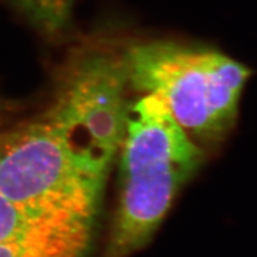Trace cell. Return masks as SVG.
Here are the masks:
<instances>
[{"label":"cell","mask_w":257,"mask_h":257,"mask_svg":"<svg viewBox=\"0 0 257 257\" xmlns=\"http://www.w3.org/2000/svg\"><path fill=\"white\" fill-rule=\"evenodd\" d=\"M118 154L119 199L102 257H128L144 248L204 161L201 148L150 94L128 102Z\"/></svg>","instance_id":"6da1fadb"},{"label":"cell","mask_w":257,"mask_h":257,"mask_svg":"<svg viewBox=\"0 0 257 257\" xmlns=\"http://www.w3.org/2000/svg\"><path fill=\"white\" fill-rule=\"evenodd\" d=\"M128 86L155 95L189 137L221 142L236 126L251 70L221 51L173 41L123 49Z\"/></svg>","instance_id":"7a4b0ae2"},{"label":"cell","mask_w":257,"mask_h":257,"mask_svg":"<svg viewBox=\"0 0 257 257\" xmlns=\"http://www.w3.org/2000/svg\"><path fill=\"white\" fill-rule=\"evenodd\" d=\"M127 86L123 51L78 48L61 68L53 101L42 113L101 191L124 136Z\"/></svg>","instance_id":"3957f363"},{"label":"cell","mask_w":257,"mask_h":257,"mask_svg":"<svg viewBox=\"0 0 257 257\" xmlns=\"http://www.w3.org/2000/svg\"><path fill=\"white\" fill-rule=\"evenodd\" d=\"M101 189L38 115L0 130V194L31 213L93 225Z\"/></svg>","instance_id":"277c9868"},{"label":"cell","mask_w":257,"mask_h":257,"mask_svg":"<svg viewBox=\"0 0 257 257\" xmlns=\"http://www.w3.org/2000/svg\"><path fill=\"white\" fill-rule=\"evenodd\" d=\"M91 229L89 224L68 223L31 213L0 194V242Z\"/></svg>","instance_id":"5b68a950"},{"label":"cell","mask_w":257,"mask_h":257,"mask_svg":"<svg viewBox=\"0 0 257 257\" xmlns=\"http://www.w3.org/2000/svg\"><path fill=\"white\" fill-rule=\"evenodd\" d=\"M91 230L0 242V257H86Z\"/></svg>","instance_id":"8992f818"},{"label":"cell","mask_w":257,"mask_h":257,"mask_svg":"<svg viewBox=\"0 0 257 257\" xmlns=\"http://www.w3.org/2000/svg\"><path fill=\"white\" fill-rule=\"evenodd\" d=\"M31 23L41 32L56 37L70 22L74 0H16Z\"/></svg>","instance_id":"52a82bcc"},{"label":"cell","mask_w":257,"mask_h":257,"mask_svg":"<svg viewBox=\"0 0 257 257\" xmlns=\"http://www.w3.org/2000/svg\"><path fill=\"white\" fill-rule=\"evenodd\" d=\"M10 112H11V105H9V102L0 98V130L5 127Z\"/></svg>","instance_id":"ba28073f"}]
</instances>
